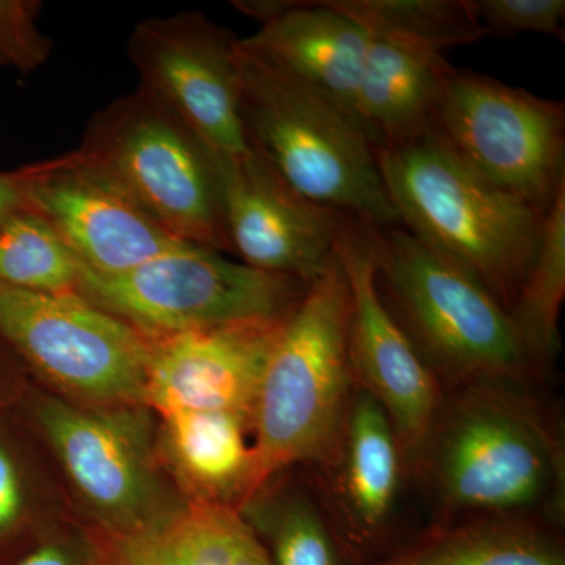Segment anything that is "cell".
<instances>
[{
	"instance_id": "18",
	"label": "cell",
	"mask_w": 565,
	"mask_h": 565,
	"mask_svg": "<svg viewBox=\"0 0 565 565\" xmlns=\"http://www.w3.org/2000/svg\"><path fill=\"white\" fill-rule=\"evenodd\" d=\"M158 418L159 455L189 504L239 512L264 484L248 419L226 412Z\"/></svg>"
},
{
	"instance_id": "26",
	"label": "cell",
	"mask_w": 565,
	"mask_h": 565,
	"mask_svg": "<svg viewBox=\"0 0 565 565\" xmlns=\"http://www.w3.org/2000/svg\"><path fill=\"white\" fill-rule=\"evenodd\" d=\"M82 264L43 218L24 210L0 226V281L25 291L76 294Z\"/></svg>"
},
{
	"instance_id": "17",
	"label": "cell",
	"mask_w": 565,
	"mask_h": 565,
	"mask_svg": "<svg viewBox=\"0 0 565 565\" xmlns=\"http://www.w3.org/2000/svg\"><path fill=\"white\" fill-rule=\"evenodd\" d=\"M233 6L262 22L255 35L239 40L244 51L288 74L355 120L353 109L370 43V36L355 21L330 6L329 0H264Z\"/></svg>"
},
{
	"instance_id": "30",
	"label": "cell",
	"mask_w": 565,
	"mask_h": 565,
	"mask_svg": "<svg viewBox=\"0 0 565 565\" xmlns=\"http://www.w3.org/2000/svg\"><path fill=\"white\" fill-rule=\"evenodd\" d=\"M29 381L31 375L24 366L0 343V405L14 403Z\"/></svg>"
},
{
	"instance_id": "8",
	"label": "cell",
	"mask_w": 565,
	"mask_h": 565,
	"mask_svg": "<svg viewBox=\"0 0 565 565\" xmlns=\"http://www.w3.org/2000/svg\"><path fill=\"white\" fill-rule=\"evenodd\" d=\"M307 288L296 278L184 245L120 275L84 269L76 294L143 337L158 338L225 323L280 321Z\"/></svg>"
},
{
	"instance_id": "19",
	"label": "cell",
	"mask_w": 565,
	"mask_h": 565,
	"mask_svg": "<svg viewBox=\"0 0 565 565\" xmlns=\"http://www.w3.org/2000/svg\"><path fill=\"white\" fill-rule=\"evenodd\" d=\"M79 522L50 452L17 401L0 405V565Z\"/></svg>"
},
{
	"instance_id": "25",
	"label": "cell",
	"mask_w": 565,
	"mask_h": 565,
	"mask_svg": "<svg viewBox=\"0 0 565 565\" xmlns=\"http://www.w3.org/2000/svg\"><path fill=\"white\" fill-rule=\"evenodd\" d=\"M564 297L565 189L546 214L541 245L509 313L531 352L550 367L563 349L559 315Z\"/></svg>"
},
{
	"instance_id": "14",
	"label": "cell",
	"mask_w": 565,
	"mask_h": 565,
	"mask_svg": "<svg viewBox=\"0 0 565 565\" xmlns=\"http://www.w3.org/2000/svg\"><path fill=\"white\" fill-rule=\"evenodd\" d=\"M305 470L363 565L377 563L412 534L401 525L412 484L403 446L384 407L359 386L333 455Z\"/></svg>"
},
{
	"instance_id": "21",
	"label": "cell",
	"mask_w": 565,
	"mask_h": 565,
	"mask_svg": "<svg viewBox=\"0 0 565 565\" xmlns=\"http://www.w3.org/2000/svg\"><path fill=\"white\" fill-rule=\"evenodd\" d=\"M371 565H565L563 527L519 515L429 523Z\"/></svg>"
},
{
	"instance_id": "15",
	"label": "cell",
	"mask_w": 565,
	"mask_h": 565,
	"mask_svg": "<svg viewBox=\"0 0 565 565\" xmlns=\"http://www.w3.org/2000/svg\"><path fill=\"white\" fill-rule=\"evenodd\" d=\"M215 161L230 250L264 273L316 280L351 217L303 199L252 152Z\"/></svg>"
},
{
	"instance_id": "22",
	"label": "cell",
	"mask_w": 565,
	"mask_h": 565,
	"mask_svg": "<svg viewBox=\"0 0 565 565\" xmlns=\"http://www.w3.org/2000/svg\"><path fill=\"white\" fill-rule=\"evenodd\" d=\"M239 514L270 565H363L305 468L267 479Z\"/></svg>"
},
{
	"instance_id": "7",
	"label": "cell",
	"mask_w": 565,
	"mask_h": 565,
	"mask_svg": "<svg viewBox=\"0 0 565 565\" xmlns=\"http://www.w3.org/2000/svg\"><path fill=\"white\" fill-rule=\"evenodd\" d=\"M79 150L181 243L232 253L214 154L147 88L99 110Z\"/></svg>"
},
{
	"instance_id": "28",
	"label": "cell",
	"mask_w": 565,
	"mask_h": 565,
	"mask_svg": "<svg viewBox=\"0 0 565 565\" xmlns=\"http://www.w3.org/2000/svg\"><path fill=\"white\" fill-rule=\"evenodd\" d=\"M40 11L35 0H0V68L29 73L46 63L52 43L39 28Z\"/></svg>"
},
{
	"instance_id": "29",
	"label": "cell",
	"mask_w": 565,
	"mask_h": 565,
	"mask_svg": "<svg viewBox=\"0 0 565 565\" xmlns=\"http://www.w3.org/2000/svg\"><path fill=\"white\" fill-rule=\"evenodd\" d=\"M13 565H115L106 541L74 522Z\"/></svg>"
},
{
	"instance_id": "11",
	"label": "cell",
	"mask_w": 565,
	"mask_h": 565,
	"mask_svg": "<svg viewBox=\"0 0 565 565\" xmlns=\"http://www.w3.org/2000/svg\"><path fill=\"white\" fill-rule=\"evenodd\" d=\"M24 210L43 218L87 273L120 275L184 247L99 163L77 150L11 170Z\"/></svg>"
},
{
	"instance_id": "23",
	"label": "cell",
	"mask_w": 565,
	"mask_h": 565,
	"mask_svg": "<svg viewBox=\"0 0 565 565\" xmlns=\"http://www.w3.org/2000/svg\"><path fill=\"white\" fill-rule=\"evenodd\" d=\"M106 544L115 565H270L243 515L212 505L191 504L154 533Z\"/></svg>"
},
{
	"instance_id": "31",
	"label": "cell",
	"mask_w": 565,
	"mask_h": 565,
	"mask_svg": "<svg viewBox=\"0 0 565 565\" xmlns=\"http://www.w3.org/2000/svg\"><path fill=\"white\" fill-rule=\"evenodd\" d=\"M21 211H24V202L11 172H0V226Z\"/></svg>"
},
{
	"instance_id": "9",
	"label": "cell",
	"mask_w": 565,
	"mask_h": 565,
	"mask_svg": "<svg viewBox=\"0 0 565 565\" xmlns=\"http://www.w3.org/2000/svg\"><path fill=\"white\" fill-rule=\"evenodd\" d=\"M0 343L35 384L70 403L145 404L147 338L79 294L0 281Z\"/></svg>"
},
{
	"instance_id": "4",
	"label": "cell",
	"mask_w": 565,
	"mask_h": 565,
	"mask_svg": "<svg viewBox=\"0 0 565 565\" xmlns=\"http://www.w3.org/2000/svg\"><path fill=\"white\" fill-rule=\"evenodd\" d=\"M375 286L441 386L548 384L511 315L455 264L403 225H366Z\"/></svg>"
},
{
	"instance_id": "1",
	"label": "cell",
	"mask_w": 565,
	"mask_h": 565,
	"mask_svg": "<svg viewBox=\"0 0 565 565\" xmlns=\"http://www.w3.org/2000/svg\"><path fill=\"white\" fill-rule=\"evenodd\" d=\"M430 523L519 515L565 525L564 419L546 386H446L411 463Z\"/></svg>"
},
{
	"instance_id": "16",
	"label": "cell",
	"mask_w": 565,
	"mask_h": 565,
	"mask_svg": "<svg viewBox=\"0 0 565 565\" xmlns=\"http://www.w3.org/2000/svg\"><path fill=\"white\" fill-rule=\"evenodd\" d=\"M286 319L145 337V404L158 415L226 412L252 423L264 370Z\"/></svg>"
},
{
	"instance_id": "3",
	"label": "cell",
	"mask_w": 565,
	"mask_h": 565,
	"mask_svg": "<svg viewBox=\"0 0 565 565\" xmlns=\"http://www.w3.org/2000/svg\"><path fill=\"white\" fill-rule=\"evenodd\" d=\"M375 158L401 225L511 313L548 212L476 177L434 129Z\"/></svg>"
},
{
	"instance_id": "6",
	"label": "cell",
	"mask_w": 565,
	"mask_h": 565,
	"mask_svg": "<svg viewBox=\"0 0 565 565\" xmlns=\"http://www.w3.org/2000/svg\"><path fill=\"white\" fill-rule=\"evenodd\" d=\"M239 117L248 151L292 191L366 225H401L375 150L351 115L237 41Z\"/></svg>"
},
{
	"instance_id": "27",
	"label": "cell",
	"mask_w": 565,
	"mask_h": 565,
	"mask_svg": "<svg viewBox=\"0 0 565 565\" xmlns=\"http://www.w3.org/2000/svg\"><path fill=\"white\" fill-rule=\"evenodd\" d=\"M484 35L541 33L564 41V0H470Z\"/></svg>"
},
{
	"instance_id": "5",
	"label": "cell",
	"mask_w": 565,
	"mask_h": 565,
	"mask_svg": "<svg viewBox=\"0 0 565 565\" xmlns=\"http://www.w3.org/2000/svg\"><path fill=\"white\" fill-rule=\"evenodd\" d=\"M351 296L333 252L286 319L252 415L263 482L289 468L321 467L337 449L353 392Z\"/></svg>"
},
{
	"instance_id": "13",
	"label": "cell",
	"mask_w": 565,
	"mask_h": 565,
	"mask_svg": "<svg viewBox=\"0 0 565 565\" xmlns=\"http://www.w3.org/2000/svg\"><path fill=\"white\" fill-rule=\"evenodd\" d=\"M333 252L351 296L349 356L353 381L384 407L411 470L437 414L444 386L379 294L366 223L349 218L338 233Z\"/></svg>"
},
{
	"instance_id": "12",
	"label": "cell",
	"mask_w": 565,
	"mask_h": 565,
	"mask_svg": "<svg viewBox=\"0 0 565 565\" xmlns=\"http://www.w3.org/2000/svg\"><path fill=\"white\" fill-rule=\"evenodd\" d=\"M237 41L228 29L189 11L139 22L128 43L140 87L158 96L222 161L250 152L239 117Z\"/></svg>"
},
{
	"instance_id": "2",
	"label": "cell",
	"mask_w": 565,
	"mask_h": 565,
	"mask_svg": "<svg viewBox=\"0 0 565 565\" xmlns=\"http://www.w3.org/2000/svg\"><path fill=\"white\" fill-rule=\"evenodd\" d=\"M17 405L77 520L106 541L154 533L191 508L159 455V418L147 404H73L31 379Z\"/></svg>"
},
{
	"instance_id": "10",
	"label": "cell",
	"mask_w": 565,
	"mask_h": 565,
	"mask_svg": "<svg viewBox=\"0 0 565 565\" xmlns=\"http://www.w3.org/2000/svg\"><path fill=\"white\" fill-rule=\"evenodd\" d=\"M433 129L476 177L539 211L565 189L564 103L455 68Z\"/></svg>"
},
{
	"instance_id": "20",
	"label": "cell",
	"mask_w": 565,
	"mask_h": 565,
	"mask_svg": "<svg viewBox=\"0 0 565 565\" xmlns=\"http://www.w3.org/2000/svg\"><path fill=\"white\" fill-rule=\"evenodd\" d=\"M452 70L445 55L370 36L353 117L374 150L434 128Z\"/></svg>"
},
{
	"instance_id": "24",
	"label": "cell",
	"mask_w": 565,
	"mask_h": 565,
	"mask_svg": "<svg viewBox=\"0 0 565 565\" xmlns=\"http://www.w3.org/2000/svg\"><path fill=\"white\" fill-rule=\"evenodd\" d=\"M371 39L445 55L484 39L470 0H329Z\"/></svg>"
}]
</instances>
